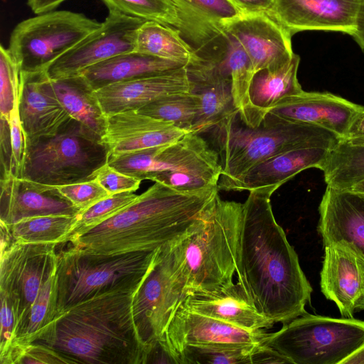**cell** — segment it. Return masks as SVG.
I'll return each instance as SVG.
<instances>
[{
  "label": "cell",
  "mask_w": 364,
  "mask_h": 364,
  "mask_svg": "<svg viewBox=\"0 0 364 364\" xmlns=\"http://www.w3.org/2000/svg\"><path fill=\"white\" fill-rule=\"evenodd\" d=\"M138 196L139 195L132 191L113 194L98 201L87 209L79 212L76 215L74 230L68 240L117 215L134 203Z\"/></svg>",
  "instance_id": "38"
},
{
  "label": "cell",
  "mask_w": 364,
  "mask_h": 364,
  "mask_svg": "<svg viewBox=\"0 0 364 364\" xmlns=\"http://www.w3.org/2000/svg\"><path fill=\"white\" fill-rule=\"evenodd\" d=\"M80 210L55 186L11 175L1 179L0 223L46 215H76Z\"/></svg>",
  "instance_id": "19"
},
{
  "label": "cell",
  "mask_w": 364,
  "mask_h": 364,
  "mask_svg": "<svg viewBox=\"0 0 364 364\" xmlns=\"http://www.w3.org/2000/svg\"><path fill=\"white\" fill-rule=\"evenodd\" d=\"M233 1L245 13H265L268 14L272 10L274 0H233Z\"/></svg>",
  "instance_id": "49"
},
{
  "label": "cell",
  "mask_w": 364,
  "mask_h": 364,
  "mask_svg": "<svg viewBox=\"0 0 364 364\" xmlns=\"http://www.w3.org/2000/svg\"><path fill=\"white\" fill-rule=\"evenodd\" d=\"M223 29L232 36L248 55L254 73L278 68L293 58L291 35L265 13L245 14Z\"/></svg>",
  "instance_id": "15"
},
{
  "label": "cell",
  "mask_w": 364,
  "mask_h": 364,
  "mask_svg": "<svg viewBox=\"0 0 364 364\" xmlns=\"http://www.w3.org/2000/svg\"><path fill=\"white\" fill-rule=\"evenodd\" d=\"M356 310H364V294L358 299Z\"/></svg>",
  "instance_id": "54"
},
{
  "label": "cell",
  "mask_w": 364,
  "mask_h": 364,
  "mask_svg": "<svg viewBox=\"0 0 364 364\" xmlns=\"http://www.w3.org/2000/svg\"><path fill=\"white\" fill-rule=\"evenodd\" d=\"M0 162L1 179L15 176L9 123L1 118L0 123Z\"/></svg>",
  "instance_id": "47"
},
{
  "label": "cell",
  "mask_w": 364,
  "mask_h": 364,
  "mask_svg": "<svg viewBox=\"0 0 364 364\" xmlns=\"http://www.w3.org/2000/svg\"><path fill=\"white\" fill-rule=\"evenodd\" d=\"M159 249L106 255L70 245L59 251L56 270L58 318L95 296L113 291H136Z\"/></svg>",
  "instance_id": "6"
},
{
  "label": "cell",
  "mask_w": 364,
  "mask_h": 364,
  "mask_svg": "<svg viewBox=\"0 0 364 364\" xmlns=\"http://www.w3.org/2000/svg\"><path fill=\"white\" fill-rule=\"evenodd\" d=\"M346 190H348L364 196V179L359 181L349 188Z\"/></svg>",
  "instance_id": "53"
},
{
  "label": "cell",
  "mask_w": 364,
  "mask_h": 364,
  "mask_svg": "<svg viewBox=\"0 0 364 364\" xmlns=\"http://www.w3.org/2000/svg\"><path fill=\"white\" fill-rule=\"evenodd\" d=\"M299 62L300 57L294 54L283 66L262 69L254 74L249 87L250 118L247 127H259L276 104L303 91L297 78Z\"/></svg>",
  "instance_id": "27"
},
{
  "label": "cell",
  "mask_w": 364,
  "mask_h": 364,
  "mask_svg": "<svg viewBox=\"0 0 364 364\" xmlns=\"http://www.w3.org/2000/svg\"><path fill=\"white\" fill-rule=\"evenodd\" d=\"M109 11L155 21L179 30L198 48L208 36L207 26L177 3L176 0H101Z\"/></svg>",
  "instance_id": "28"
},
{
  "label": "cell",
  "mask_w": 364,
  "mask_h": 364,
  "mask_svg": "<svg viewBox=\"0 0 364 364\" xmlns=\"http://www.w3.org/2000/svg\"><path fill=\"white\" fill-rule=\"evenodd\" d=\"M145 21L109 11L105 21L46 70L50 79L80 75L97 63L134 50L137 30Z\"/></svg>",
  "instance_id": "13"
},
{
  "label": "cell",
  "mask_w": 364,
  "mask_h": 364,
  "mask_svg": "<svg viewBox=\"0 0 364 364\" xmlns=\"http://www.w3.org/2000/svg\"><path fill=\"white\" fill-rule=\"evenodd\" d=\"M18 98L15 102L9 123L15 176L21 178L26 151V136L19 117Z\"/></svg>",
  "instance_id": "46"
},
{
  "label": "cell",
  "mask_w": 364,
  "mask_h": 364,
  "mask_svg": "<svg viewBox=\"0 0 364 364\" xmlns=\"http://www.w3.org/2000/svg\"><path fill=\"white\" fill-rule=\"evenodd\" d=\"M181 306L250 331L269 329L274 323L259 311L239 282L212 290L188 291Z\"/></svg>",
  "instance_id": "21"
},
{
  "label": "cell",
  "mask_w": 364,
  "mask_h": 364,
  "mask_svg": "<svg viewBox=\"0 0 364 364\" xmlns=\"http://www.w3.org/2000/svg\"><path fill=\"white\" fill-rule=\"evenodd\" d=\"M18 113L26 140L53 135L70 119L46 70L21 73Z\"/></svg>",
  "instance_id": "24"
},
{
  "label": "cell",
  "mask_w": 364,
  "mask_h": 364,
  "mask_svg": "<svg viewBox=\"0 0 364 364\" xmlns=\"http://www.w3.org/2000/svg\"><path fill=\"white\" fill-rule=\"evenodd\" d=\"M109 156L102 137L70 118L53 135L26 140L21 178L53 186L93 180Z\"/></svg>",
  "instance_id": "7"
},
{
  "label": "cell",
  "mask_w": 364,
  "mask_h": 364,
  "mask_svg": "<svg viewBox=\"0 0 364 364\" xmlns=\"http://www.w3.org/2000/svg\"><path fill=\"white\" fill-rule=\"evenodd\" d=\"M188 133L169 122L129 110L107 116L102 141L112 156L171 144Z\"/></svg>",
  "instance_id": "20"
},
{
  "label": "cell",
  "mask_w": 364,
  "mask_h": 364,
  "mask_svg": "<svg viewBox=\"0 0 364 364\" xmlns=\"http://www.w3.org/2000/svg\"><path fill=\"white\" fill-rule=\"evenodd\" d=\"M100 25L80 13L48 11L18 23L8 49L21 73L45 71Z\"/></svg>",
  "instance_id": "9"
},
{
  "label": "cell",
  "mask_w": 364,
  "mask_h": 364,
  "mask_svg": "<svg viewBox=\"0 0 364 364\" xmlns=\"http://www.w3.org/2000/svg\"><path fill=\"white\" fill-rule=\"evenodd\" d=\"M67 0H28L27 4L36 14L53 11Z\"/></svg>",
  "instance_id": "50"
},
{
  "label": "cell",
  "mask_w": 364,
  "mask_h": 364,
  "mask_svg": "<svg viewBox=\"0 0 364 364\" xmlns=\"http://www.w3.org/2000/svg\"><path fill=\"white\" fill-rule=\"evenodd\" d=\"M199 110V100L191 92L171 95L137 109L141 114L169 122L192 132Z\"/></svg>",
  "instance_id": "37"
},
{
  "label": "cell",
  "mask_w": 364,
  "mask_h": 364,
  "mask_svg": "<svg viewBox=\"0 0 364 364\" xmlns=\"http://www.w3.org/2000/svg\"><path fill=\"white\" fill-rule=\"evenodd\" d=\"M57 246L12 243L1 250L0 291L8 293L17 306L19 323L16 334L40 289L57 270Z\"/></svg>",
  "instance_id": "12"
},
{
  "label": "cell",
  "mask_w": 364,
  "mask_h": 364,
  "mask_svg": "<svg viewBox=\"0 0 364 364\" xmlns=\"http://www.w3.org/2000/svg\"><path fill=\"white\" fill-rule=\"evenodd\" d=\"M318 230L324 247L344 240L364 255V196L327 186L319 205Z\"/></svg>",
  "instance_id": "25"
},
{
  "label": "cell",
  "mask_w": 364,
  "mask_h": 364,
  "mask_svg": "<svg viewBox=\"0 0 364 364\" xmlns=\"http://www.w3.org/2000/svg\"><path fill=\"white\" fill-rule=\"evenodd\" d=\"M330 149L309 146L292 149L271 157L252 167L233 187L232 191H276L301 171L321 168Z\"/></svg>",
  "instance_id": "26"
},
{
  "label": "cell",
  "mask_w": 364,
  "mask_h": 364,
  "mask_svg": "<svg viewBox=\"0 0 364 364\" xmlns=\"http://www.w3.org/2000/svg\"><path fill=\"white\" fill-rule=\"evenodd\" d=\"M95 180L110 195L136 191L141 180L123 173L108 163L100 168L95 174Z\"/></svg>",
  "instance_id": "44"
},
{
  "label": "cell",
  "mask_w": 364,
  "mask_h": 364,
  "mask_svg": "<svg viewBox=\"0 0 364 364\" xmlns=\"http://www.w3.org/2000/svg\"><path fill=\"white\" fill-rule=\"evenodd\" d=\"M360 0H274L268 15L291 36L303 31H340L352 36Z\"/></svg>",
  "instance_id": "17"
},
{
  "label": "cell",
  "mask_w": 364,
  "mask_h": 364,
  "mask_svg": "<svg viewBox=\"0 0 364 364\" xmlns=\"http://www.w3.org/2000/svg\"><path fill=\"white\" fill-rule=\"evenodd\" d=\"M238 120V113L235 112L212 129L222 168L219 191H232L252 167L271 157L309 146L331 150L341 139L336 134L314 125L262 123L257 128H250Z\"/></svg>",
  "instance_id": "4"
},
{
  "label": "cell",
  "mask_w": 364,
  "mask_h": 364,
  "mask_svg": "<svg viewBox=\"0 0 364 364\" xmlns=\"http://www.w3.org/2000/svg\"><path fill=\"white\" fill-rule=\"evenodd\" d=\"M1 364H59L74 363L68 357L39 343H12L0 354Z\"/></svg>",
  "instance_id": "41"
},
{
  "label": "cell",
  "mask_w": 364,
  "mask_h": 364,
  "mask_svg": "<svg viewBox=\"0 0 364 364\" xmlns=\"http://www.w3.org/2000/svg\"><path fill=\"white\" fill-rule=\"evenodd\" d=\"M21 72L8 48L0 47V113L9 122L15 102L19 97Z\"/></svg>",
  "instance_id": "40"
},
{
  "label": "cell",
  "mask_w": 364,
  "mask_h": 364,
  "mask_svg": "<svg viewBox=\"0 0 364 364\" xmlns=\"http://www.w3.org/2000/svg\"><path fill=\"white\" fill-rule=\"evenodd\" d=\"M186 68L190 92L199 100L198 114L192 132L200 134L237 112L233 105L232 81L228 72L213 60L203 58Z\"/></svg>",
  "instance_id": "23"
},
{
  "label": "cell",
  "mask_w": 364,
  "mask_h": 364,
  "mask_svg": "<svg viewBox=\"0 0 364 364\" xmlns=\"http://www.w3.org/2000/svg\"><path fill=\"white\" fill-rule=\"evenodd\" d=\"M190 92L186 66L164 74L115 82L97 90L95 95L107 116L137 110L162 97Z\"/></svg>",
  "instance_id": "22"
},
{
  "label": "cell",
  "mask_w": 364,
  "mask_h": 364,
  "mask_svg": "<svg viewBox=\"0 0 364 364\" xmlns=\"http://www.w3.org/2000/svg\"><path fill=\"white\" fill-rule=\"evenodd\" d=\"M117 171L141 181L166 171L218 172L222 168L217 151L200 134L190 132L176 141L109 156Z\"/></svg>",
  "instance_id": "11"
},
{
  "label": "cell",
  "mask_w": 364,
  "mask_h": 364,
  "mask_svg": "<svg viewBox=\"0 0 364 364\" xmlns=\"http://www.w3.org/2000/svg\"><path fill=\"white\" fill-rule=\"evenodd\" d=\"M196 18L221 30L245 13L233 0H176Z\"/></svg>",
  "instance_id": "39"
},
{
  "label": "cell",
  "mask_w": 364,
  "mask_h": 364,
  "mask_svg": "<svg viewBox=\"0 0 364 364\" xmlns=\"http://www.w3.org/2000/svg\"><path fill=\"white\" fill-rule=\"evenodd\" d=\"M55 187L80 212L111 196L95 179Z\"/></svg>",
  "instance_id": "43"
},
{
  "label": "cell",
  "mask_w": 364,
  "mask_h": 364,
  "mask_svg": "<svg viewBox=\"0 0 364 364\" xmlns=\"http://www.w3.org/2000/svg\"><path fill=\"white\" fill-rule=\"evenodd\" d=\"M186 292L182 265L173 245L160 248L132 299L134 325L146 353L165 335Z\"/></svg>",
  "instance_id": "10"
},
{
  "label": "cell",
  "mask_w": 364,
  "mask_h": 364,
  "mask_svg": "<svg viewBox=\"0 0 364 364\" xmlns=\"http://www.w3.org/2000/svg\"><path fill=\"white\" fill-rule=\"evenodd\" d=\"M352 144H364V108L353 118L343 139Z\"/></svg>",
  "instance_id": "48"
},
{
  "label": "cell",
  "mask_w": 364,
  "mask_h": 364,
  "mask_svg": "<svg viewBox=\"0 0 364 364\" xmlns=\"http://www.w3.org/2000/svg\"><path fill=\"white\" fill-rule=\"evenodd\" d=\"M364 51V0H360L355 19V30L352 35Z\"/></svg>",
  "instance_id": "51"
},
{
  "label": "cell",
  "mask_w": 364,
  "mask_h": 364,
  "mask_svg": "<svg viewBox=\"0 0 364 364\" xmlns=\"http://www.w3.org/2000/svg\"><path fill=\"white\" fill-rule=\"evenodd\" d=\"M185 66L134 50L90 66L80 75L97 90L115 82L158 75Z\"/></svg>",
  "instance_id": "29"
},
{
  "label": "cell",
  "mask_w": 364,
  "mask_h": 364,
  "mask_svg": "<svg viewBox=\"0 0 364 364\" xmlns=\"http://www.w3.org/2000/svg\"><path fill=\"white\" fill-rule=\"evenodd\" d=\"M341 364H364V343L346 358Z\"/></svg>",
  "instance_id": "52"
},
{
  "label": "cell",
  "mask_w": 364,
  "mask_h": 364,
  "mask_svg": "<svg viewBox=\"0 0 364 364\" xmlns=\"http://www.w3.org/2000/svg\"><path fill=\"white\" fill-rule=\"evenodd\" d=\"M220 175L216 172L166 171L155 176L151 181L179 191H193L218 186Z\"/></svg>",
  "instance_id": "42"
},
{
  "label": "cell",
  "mask_w": 364,
  "mask_h": 364,
  "mask_svg": "<svg viewBox=\"0 0 364 364\" xmlns=\"http://www.w3.org/2000/svg\"><path fill=\"white\" fill-rule=\"evenodd\" d=\"M1 296V328L0 354L4 353L16 337L19 322L17 307L10 295L0 291Z\"/></svg>",
  "instance_id": "45"
},
{
  "label": "cell",
  "mask_w": 364,
  "mask_h": 364,
  "mask_svg": "<svg viewBox=\"0 0 364 364\" xmlns=\"http://www.w3.org/2000/svg\"><path fill=\"white\" fill-rule=\"evenodd\" d=\"M75 223L76 215L38 216L9 225L0 223L1 250L12 243H67Z\"/></svg>",
  "instance_id": "34"
},
{
  "label": "cell",
  "mask_w": 364,
  "mask_h": 364,
  "mask_svg": "<svg viewBox=\"0 0 364 364\" xmlns=\"http://www.w3.org/2000/svg\"><path fill=\"white\" fill-rule=\"evenodd\" d=\"M218 193V186L183 191L154 182L117 215L67 243L106 255L156 250L193 231Z\"/></svg>",
  "instance_id": "2"
},
{
  "label": "cell",
  "mask_w": 364,
  "mask_h": 364,
  "mask_svg": "<svg viewBox=\"0 0 364 364\" xmlns=\"http://www.w3.org/2000/svg\"><path fill=\"white\" fill-rule=\"evenodd\" d=\"M58 318L55 272L40 289L26 319L12 343L26 344L38 341L53 326Z\"/></svg>",
  "instance_id": "36"
},
{
  "label": "cell",
  "mask_w": 364,
  "mask_h": 364,
  "mask_svg": "<svg viewBox=\"0 0 364 364\" xmlns=\"http://www.w3.org/2000/svg\"><path fill=\"white\" fill-rule=\"evenodd\" d=\"M321 289L345 318H353L356 304L364 294V255L344 240L325 246Z\"/></svg>",
  "instance_id": "16"
},
{
  "label": "cell",
  "mask_w": 364,
  "mask_h": 364,
  "mask_svg": "<svg viewBox=\"0 0 364 364\" xmlns=\"http://www.w3.org/2000/svg\"><path fill=\"white\" fill-rule=\"evenodd\" d=\"M274 192L250 191L243 203L235 272L259 311L274 323L285 324L306 313L313 289L274 218Z\"/></svg>",
  "instance_id": "1"
},
{
  "label": "cell",
  "mask_w": 364,
  "mask_h": 364,
  "mask_svg": "<svg viewBox=\"0 0 364 364\" xmlns=\"http://www.w3.org/2000/svg\"><path fill=\"white\" fill-rule=\"evenodd\" d=\"M134 51L186 66L203 59L182 37L179 30L155 21H145L139 26Z\"/></svg>",
  "instance_id": "33"
},
{
  "label": "cell",
  "mask_w": 364,
  "mask_h": 364,
  "mask_svg": "<svg viewBox=\"0 0 364 364\" xmlns=\"http://www.w3.org/2000/svg\"><path fill=\"white\" fill-rule=\"evenodd\" d=\"M320 170L327 186L348 189L364 179V144L340 139L331 150Z\"/></svg>",
  "instance_id": "35"
},
{
  "label": "cell",
  "mask_w": 364,
  "mask_h": 364,
  "mask_svg": "<svg viewBox=\"0 0 364 364\" xmlns=\"http://www.w3.org/2000/svg\"><path fill=\"white\" fill-rule=\"evenodd\" d=\"M242 210L243 203L224 200L218 193L198 227L173 243L187 292L212 290L233 282Z\"/></svg>",
  "instance_id": "5"
},
{
  "label": "cell",
  "mask_w": 364,
  "mask_h": 364,
  "mask_svg": "<svg viewBox=\"0 0 364 364\" xmlns=\"http://www.w3.org/2000/svg\"><path fill=\"white\" fill-rule=\"evenodd\" d=\"M268 333L265 330L250 331L242 328L189 311L181 304L168 324L165 337L171 353L177 360L178 353L188 346L264 344Z\"/></svg>",
  "instance_id": "18"
},
{
  "label": "cell",
  "mask_w": 364,
  "mask_h": 364,
  "mask_svg": "<svg viewBox=\"0 0 364 364\" xmlns=\"http://www.w3.org/2000/svg\"><path fill=\"white\" fill-rule=\"evenodd\" d=\"M363 343V321L307 312L269 333L264 342L294 364H341Z\"/></svg>",
  "instance_id": "8"
},
{
  "label": "cell",
  "mask_w": 364,
  "mask_h": 364,
  "mask_svg": "<svg viewBox=\"0 0 364 364\" xmlns=\"http://www.w3.org/2000/svg\"><path fill=\"white\" fill-rule=\"evenodd\" d=\"M178 364L291 363L264 344L223 343L188 346L177 355Z\"/></svg>",
  "instance_id": "31"
},
{
  "label": "cell",
  "mask_w": 364,
  "mask_h": 364,
  "mask_svg": "<svg viewBox=\"0 0 364 364\" xmlns=\"http://www.w3.org/2000/svg\"><path fill=\"white\" fill-rule=\"evenodd\" d=\"M363 108L330 92L303 90L276 104L269 110L262 123L314 125L336 134L341 139L345 137L354 116Z\"/></svg>",
  "instance_id": "14"
},
{
  "label": "cell",
  "mask_w": 364,
  "mask_h": 364,
  "mask_svg": "<svg viewBox=\"0 0 364 364\" xmlns=\"http://www.w3.org/2000/svg\"><path fill=\"white\" fill-rule=\"evenodd\" d=\"M205 58L218 62L230 75L234 107L240 120L247 125L250 118L249 87L255 74L248 55L223 29Z\"/></svg>",
  "instance_id": "30"
},
{
  "label": "cell",
  "mask_w": 364,
  "mask_h": 364,
  "mask_svg": "<svg viewBox=\"0 0 364 364\" xmlns=\"http://www.w3.org/2000/svg\"><path fill=\"white\" fill-rule=\"evenodd\" d=\"M136 291H113L62 314L37 342L74 363L146 364V353L132 315Z\"/></svg>",
  "instance_id": "3"
},
{
  "label": "cell",
  "mask_w": 364,
  "mask_h": 364,
  "mask_svg": "<svg viewBox=\"0 0 364 364\" xmlns=\"http://www.w3.org/2000/svg\"><path fill=\"white\" fill-rule=\"evenodd\" d=\"M54 92L70 118L78 121L102 137L107 117L95 90L81 75L50 79Z\"/></svg>",
  "instance_id": "32"
}]
</instances>
